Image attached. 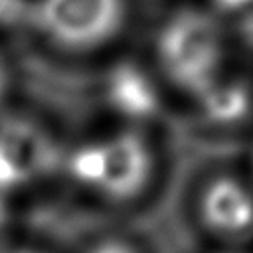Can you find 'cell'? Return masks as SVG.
I'll return each mask as SVG.
<instances>
[{
    "label": "cell",
    "mask_w": 253,
    "mask_h": 253,
    "mask_svg": "<svg viewBox=\"0 0 253 253\" xmlns=\"http://www.w3.org/2000/svg\"><path fill=\"white\" fill-rule=\"evenodd\" d=\"M158 53L166 73L176 83L202 93L211 83L221 57L219 28L202 12H180L164 26Z\"/></svg>",
    "instance_id": "obj_1"
},
{
    "label": "cell",
    "mask_w": 253,
    "mask_h": 253,
    "mask_svg": "<svg viewBox=\"0 0 253 253\" xmlns=\"http://www.w3.org/2000/svg\"><path fill=\"white\" fill-rule=\"evenodd\" d=\"M36 20L51 42L69 49H91L121 30L125 0H42Z\"/></svg>",
    "instance_id": "obj_2"
},
{
    "label": "cell",
    "mask_w": 253,
    "mask_h": 253,
    "mask_svg": "<svg viewBox=\"0 0 253 253\" xmlns=\"http://www.w3.org/2000/svg\"><path fill=\"white\" fill-rule=\"evenodd\" d=\"M103 154L105 164L99 182L101 190L119 200L138 194L150 170V158L142 138L134 132L119 134L103 146Z\"/></svg>",
    "instance_id": "obj_3"
},
{
    "label": "cell",
    "mask_w": 253,
    "mask_h": 253,
    "mask_svg": "<svg viewBox=\"0 0 253 253\" xmlns=\"http://www.w3.org/2000/svg\"><path fill=\"white\" fill-rule=\"evenodd\" d=\"M204 221L221 233H241L253 225V198L233 178L213 180L202 198Z\"/></svg>",
    "instance_id": "obj_4"
},
{
    "label": "cell",
    "mask_w": 253,
    "mask_h": 253,
    "mask_svg": "<svg viewBox=\"0 0 253 253\" xmlns=\"http://www.w3.org/2000/svg\"><path fill=\"white\" fill-rule=\"evenodd\" d=\"M0 154L18 172L22 182L45 170L53 152L42 130L26 121H6L0 126Z\"/></svg>",
    "instance_id": "obj_5"
},
{
    "label": "cell",
    "mask_w": 253,
    "mask_h": 253,
    "mask_svg": "<svg viewBox=\"0 0 253 253\" xmlns=\"http://www.w3.org/2000/svg\"><path fill=\"white\" fill-rule=\"evenodd\" d=\"M109 97L115 109L130 117H146L156 109V93L150 81L130 65H123L113 73Z\"/></svg>",
    "instance_id": "obj_6"
},
{
    "label": "cell",
    "mask_w": 253,
    "mask_h": 253,
    "mask_svg": "<svg viewBox=\"0 0 253 253\" xmlns=\"http://www.w3.org/2000/svg\"><path fill=\"white\" fill-rule=\"evenodd\" d=\"M206 113L219 123H231L241 119L249 109V93L239 83H210L202 93Z\"/></svg>",
    "instance_id": "obj_7"
},
{
    "label": "cell",
    "mask_w": 253,
    "mask_h": 253,
    "mask_svg": "<svg viewBox=\"0 0 253 253\" xmlns=\"http://www.w3.org/2000/svg\"><path fill=\"white\" fill-rule=\"evenodd\" d=\"M103 164H105L103 146H87L73 154L71 172H73V176H77L83 182L99 184L101 176H103Z\"/></svg>",
    "instance_id": "obj_8"
},
{
    "label": "cell",
    "mask_w": 253,
    "mask_h": 253,
    "mask_svg": "<svg viewBox=\"0 0 253 253\" xmlns=\"http://www.w3.org/2000/svg\"><path fill=\"white\" fill-rule=\"evenodd\" d=\"M22 0H0V24L14 22L22 16Z\"/></svg>",
    "instance_id": "obj_9"
},
{
    "label": "cell",
    "mask_w": 253,
    "mask_h": 253,
    "mask_svg": "<svg viewBox=\"0 0 253 253\" xmlns=\"http://www.w3.org/2000/svg\"><path fill=\"white\" fill-rule=\"evenodd\" d=\"M91 253H134V249L123 241L111 239V241H103L101 245H97Z\"/></svg>",
    "instance_id": "obj_10"
},
{
    "label": "cell",
    "mask_w": 253,
    "mask_h": 253,
    "mask_svg": "<svg viewBox=\"0 0 253 253\" xmlns=\"http://www.w3.org/2000/svg\"><path fill=\"white\" fill-rule=\"evenodd\" d=\"M251 2L253 0H217V4L223 6V8H243V6L251 4Z\"/></svg>",
    "instance_id": "obj_11"
},
{
    "label": "cell",
    "mask_w": 253,
    "mask_h": 253,
    "mask_svg": "<svg viewBox=\"0 0 253 253\" xmlns=\"http://www.w3.org/2000/svg\"><path fill=\"white\" fill-rule=\"evenodd\" d=\"M6 85H8V71H6L4 61L0 59V99H2L4 91H6Z\"/></svg>",
    "instance_id": "obj_12"
},
{
    "label": "cell",
    "mask_w": 253,
    "mask_h": 253,
    "mask_svg": "<svg viewBox=\"0 0 253 253\" xmlns=\"http://www.w3.org/2000/svg\"><path fill=\"white\" fill-rule=\"evenodd\" d=\"M4 221H6V206H4V202L0 200V227L4 225Z\"/></svg>",
    "instance_id": "obj_13"
},
{
    "label": "cell",
    "mask_w": 253,
    "mask_h": 253,
    "mask_svg": "<svg viewBox=\"0 0 253 253\" xmlns=\"http://www.w3.org/2000/svg\"><path fill=\"white\" fill-rule=\"evenodd\" d=\"M6 253H38V251H30V249H14V251H6Z\"/></svg>",
    "instance_id": "obj_14"
}]
</instances>
